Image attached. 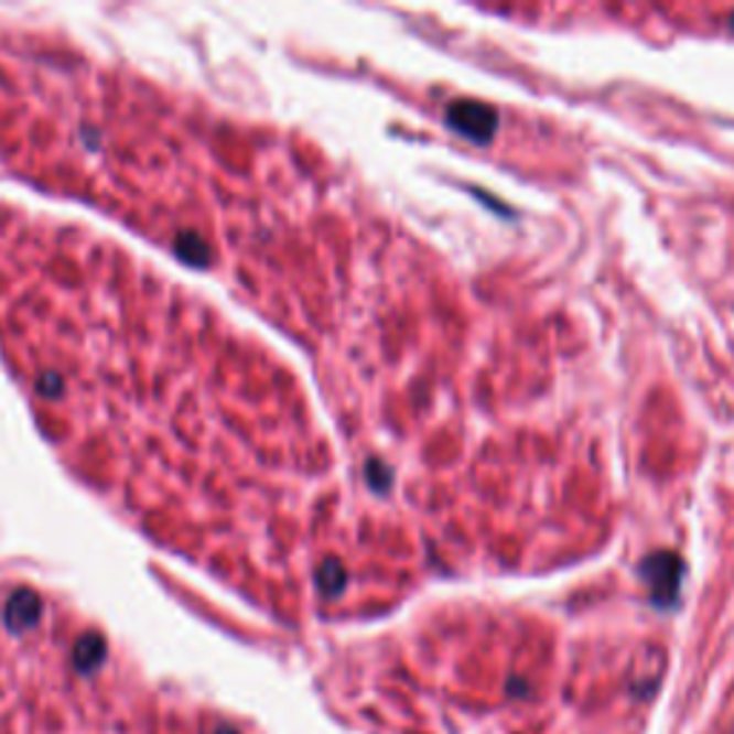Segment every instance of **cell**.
<instances>
[{
	"instance_id": "obj_1",
	"label": "cell",
	"mask_w": 734,
	"mask_h": 734,
	"mask_svg": "<svg viewBox=\"0 0 734 734\" xmlns=\"http://www.w3.org/2000/svg\"><path fill=\"white\" fill-rule=\"evenodd\" d=\"M643 576L651 585V597L660 605H671L680 591V562L671 554H657L643 565Z\"/></svg>"
},
{
	"instance_id": "obj_2",
	"label": "cell",
	"mask_w": 734,
	"mask_h": 734,
	"mask_svg": "<svg viewBox=\"0 0 734 734\" xmlns=\"http://www.w3.org/2000/svg\"><path fill=\"white\" fill-rule=\"evenodd\" d=\"M447 121L454 123L460 132H465V136L476 138V141H485L494 132V127H497L494 112L488 107H479V104H456L447 112Z\"/></svg>"
}]
</instances>
